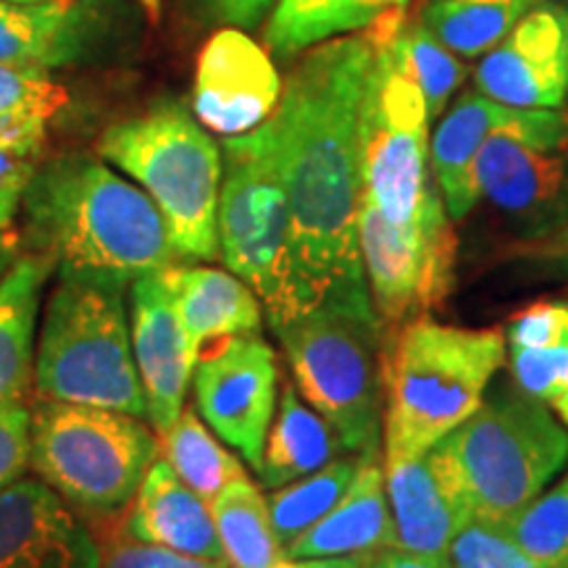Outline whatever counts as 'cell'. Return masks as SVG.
<instances>
[{
	"instance_id": "1",
	"label": "cell",
	"mask_w": 568,
	"mask_h": 568,
	"mask_svg": "<svg viewBox=\"0 0 568 568\" xmlns=\"http://www.w3.org/2000/svg\"><path fill=\"white\" fill-rule=\"evenodd\" d=\"M372 67L366 32L318 42L290 71L264 122L293 213L297 261L316 303L329 290L366 282L358 240L361 116Z\"/></svg>"
},
{
	"instance_id": "2",
	"label": "cell",
	"mask_w": 568,
	"mask_h": 568,
	"mask_svg": "<svg viewBox=\"0 0 568 568\" xmlns=\"http://www.w3.org/2000/svg\"><path fill=\"white\" fill-rule=\"evenodd\" d=\"M21 211L32 253L55 272L132 284L182 261L145 190L90 153L40 163Z\"/></svg>"
},
{
	"instance_id": "3",
	"label": "cell",
	"mask_w": 568,
	"mask_h": 568,
	"mask_svg": "<svg viewBox=\"0 0 568 568\" xmlns=\"http://www.w3.org/2000/svg\"><path fill=\"white\" fill-rule=\"evenodd\" d=\"M297 393L351 456H379L385 422V337L366 282L329 290L301 314L272 324Z\"/></svg>"
},
{
	"instance_id": "4",
	"label": "cell",
	"mask_w": 568,
	"mask_h": 568,
	"mask_svg": "<svg viewBox=\"0 0 568 568\" xmlns=\"http://www.w3.org/2000/svg\"><path fill=\"white\" fill-rule=\"evenodd\" d=\"M503 361V329H464L429 316L403 324L382 364V458L422 456L458 429L485 403Z\"/></svg>"
},
{
	"instance_id": "5",
	"label": "cell",
	"mask_w": 568,
	"mask_h": 568,
	"mask_svg": "<svg viewBox=\"0 0 568 568\" xmlns=\"http://www.w3.org/2000/svg\"><path fill=\"white\" fill-rule=\"evenodd\" d=\"M103 276L55 272L34 347V397L148 418L124 290Z\"/></svg>"
},
{
	"instance_id": "6",
	"label": "cell",
	"mask_w": 568,
	"mask_h": 568,
	"mask_svg": "<svg viewBox=\"0 0 568 568\" xmlns=\"http://www.w3.org/2000/svg\"><path fill=\"white\" fill-rule=\"evenodd\" d=\"M429 456L477 521L503 527L568 464V429L524 389L481 403Z\"/></svg>"
},
{
	"instance_id": "7",
	"label": "cell",
	"mask_w": 568,
	"mask_h": 568,
	"mask_svg": "<svg viewBox=\"0 0 568 568\" xmlns=\"http://www.w3.org/2000/svg\"><path fill=\"white\" fill-rule=\"evenodd\" d=\"M98 153L145 190L180 258H216L224 155L193 111L163 101L109 126Z\"/></svg>"
},
{
	"instance_id": "8",
	"label": "cell",
	"mask_w": 568,
	"mask_h": 568,
	"mask_svg": "<svg viewBox=\"0 0 568 568\" xmlns=\"http://www.w3.org/2000/svg\"><path fill=\"white\" fill-rule=\"evenodd\" d=\"M219 195V255L264 303L268 324L314 305L295 247V226L266 126L226 138Z\"/></svg>"
},
{
	"instance_id": "9",
	"label": "cell",
	"mask_w": 568,
	"mask_h": 568,
	"mask_svg": "<svg viewBox=\"0 0 568 568\" xmlns=\"http://www.w3.org/2000/svg\"><path fill=\"white\" fill-rule=\"evenodd\" d=\"M155 458L159 435L142 418L34 397L32 471L80 518L122 516Z\"/></svg>"
},
{
	"instance_id": "10",
	"label": "cell",
	"mask_w": 568,
	"mask_h": 568,
	"mask_svg": "<svg viewBox=\"0 0 568 568\" xmlns=\"http://www.w3.org/2000/svg\"><path fill=\"white\" fill-rule=\"evenodd\" d=\"M368 295L387 324H408L443 308L456 287L458 237L435 187L408 226L387 222L364 195L358 213Z\"/></svg>"
},
{
	"instance_id": "11",
	"label": "cell",
	"mask_w": 568,
	"mask_h": 568,
	"mask_svg": "<svg viewBox=\"0 0 568 568\" xmlns=\"http://www.w3.org/2000/svg\"><path fill=\"white\" fill-rule=\"evenodd\" d=\"M372 40V38H368ZM361 116L364 195L385 213L387 222L408 226L432 193L429 111L418 84L403 74L385 45L374 42Z\"/></svg>"
},
{
	"instance_id": "12",
	"label": "cell",
	"mask_w": 568,
	"mask_h": 568,
	"mask_svg": "<svg viewBox=\"0 0 568 568\" xmlns=\"http://www.w3.org/2000/svg\"><path fill=\"white\" fill-rule=\"evenodd\" d=\"M276 355L261 337L234 335L205 345L193 372L197 414L247 466L258 468L276 410Z\"/></svg>"
},
{
	"instance_id": "13",
	"label": "cell",
	"mask_w": 568,
	"mask_h": 568,
	"mask_svg": "<svg viewBox=\"0 0 568 568\" xmlns=\"http://www.w3.org/2000/svg\"><path fill=\"white\" fill-rule=\"evenodd\" d=\"M282 84L272 55L243 30L224 27L205 42L197 59L193 113L205 130L237 138L272 116Z\"/></svg>"
},
{
	"instance_id": "14",
	"label": "cell",
	"mask_w": 568,
	"mask_h": 568,
	"mask_svg": "<svg viewBox=\"0 0 568 568\" xmlns=\"http://www.w3.org/2000/svg\"><path fill=\"white\" fill-rule=\"evenodd\" d=\"M477 92L510 109H560L568 98L566 13L537 3L477 67Z\"/></svg>"
},
{
	"instance_id": "15",
	"label": "cell",
	"mask_w": 568,
	"mask_h": 568,
	"mask_svg": "<svg viewBox=\"0 0 568 568\" xmlns=\"http://www.w3.org/2000/svg\"><path fill=\"white\" fill-rule=\"evenodd\" d=\"M101 545L42 479L0 493V568H98Z\"/></svg>"
},
{
	"instance_id": "16",
	"label": "cell",
	"mask_w": 568,
	"mask_h": 568,
	"mask_svg": "<svg viewBox=\"0 0 568 568\" xmlns=\"http://www.w3.org/2000/svg\"><path fill=\"white\" fill-rule=\"evenodd\" d=\"M130 308L132 351L148 403V422L161 435L182 414L197 353L184 337L161 274L138 276L130 284Z\"/></svg>"
},
{
	"instance_id": "17",
	"label": "cell",
	"mask_w": 568,
	"mask_h": 568,
	"mask_svg": "<svg viewBox=\"0 0 568 568\" xmlns=\"http://www.w3.org/2000/svg\"><path fill=\"white\" fill-rule=\"evenodd\" d=\"M397 550L447 558L453 539L471 521L464 497L439 471L429 450L414 458H382Z\"/></svg>"
},
{
	"instance_id": "18",
	"label": "cell",
	"mask_w": 568,
	"mask_h": 568,
	"mask_svg": "<svg viewBox=\"0 0 568 568\" xmlns=\"http://www.w3.org/2000/svg\"><path fill=\"white\" fill-rule=\"evenodd\" d=\"M393 548H397V539L385 487V464L379 456H366L335 508L287 545L284 558H361L368 564Z\"/></svg>"
},
{
	"instance_id": "19",
	"label": "cell",
	"mask_w": 568,
	"mask_h": 568,
	"mask_svg": "<svg viewBox=\"0 0 568 568\" xmlns=\"http://www.w3.org/2000/svg\"><path fill=\"white\" fill-rule=\"evenodd\" d=\"M98 13L80 0H0V63L45 71L71 67L98 45Z\"/></svg>"
},
{
	"instance_id": "20",
	"label": "cell",
	"mask_w": 568,
	"mask_h": 568,
	"mask_svg": "<svg viewBox=\"0 0 568 568\" xmlns=\"http://www.w3.org/2000/svg\"><path fill=\"white\" fill-rule=\"evenodd\" d=\"M124 529L140 542L159 545L182 556L224 560L211 503L184 485L161 456L148 468L134 495Z\"/></svg>"
},
{
	"instance_id": "21",
	"label": "cell",
	"mask_w": 568,
	"mask_h": 568,
	"mask_svg": "<svg viewBox=\"0 0 568 568\" xmlns=\"http://www.w3.org/2000/svg\"><path fill=\"white\" fill-rule=\"evenodd\" d=\"M159 274L197 355L216 339L261 332L258 295L237 274L190 264H172Z\"/></svg>"
},
{
	"instance_id": "22",
	"label": "cell",
	"mask_w": 568,
	"mask_h": 568,
	"mask_svg": "<svg viewBox=\"0 0 568 568\" xmlns=\"http://www.w3.org/2000/svg\"><path fill=\"white\" fill-rule=\"evenodd\" d=\"M55 266L38 253H21L0 280V408L27 400L34 387V347L42 290Z\"/></svg>"
},
{
	"instance_id": "23",
	"label": "cell",
	"mask_w": 568,
	"mask_h": 568,
	"mask_svg": "<svg viewBox=\"0 0 568 568\" xmlns=\"http://www.w3.org/2000/svg\"><path fill=\"white\" fill-rule=\"evenodd\" d=\"M343 453L347 450L332 424L303 400L295 382H284L282 397L276 403V416L268 426L264 456L255 468L261 485L280 489L318 471Z\"/></svg>"
},
{
	"instance_id": "24",
	"label": "cell",
	"mask_w": 568,
	"mask_h": 568,
	"mask_svg": "<svg viewBox=\"0 0 568 568\" xmlns=\"http://www.w3.org/2000/svg\"><path fill=\"white\" fill-rule=\"evenodd\" d=\"M514 113L510 105H503L481 92H466L460 101L445 113L443 122L437 124L429 142L432 169H435L437 184L443 190L445 209L453 222L468 216L477 205L471 182H468V169H471L474 155L487 134L500 126Z\"/></svg>"
},
{
	"instance_id": "25",
	"label": "cell",
	"mask_w": 568,
	"mask_h": 568,
	"mask_svg": "<svg viewBox=\"0 0 568 568\" xmlns=\"http://www.w3.org/2000/svg\"><path fill=\"white\" fill-rule=\"evenodd\" d=\"M366 34L385 45L397 69L418 84L429 122L443 116L453 92L466 77V63L460 61V55L447 51L424 21H403V9L382 13L372 27H366Z\"/></svg>"
},
{
	"instance_id": "26",
	"label": "cell",
	"mask_w": 568,
	"mask_h": 568,
	"mask_svg": "<svg viewBox=\"0 0 568 568\" xmlns=\"http://www.w3.org/2000/svg\"><path fill=\"white\" fill-rule=\"evenodd\" d=\"M211 514L230 568H272L284 558L272 527L268 500L247 474L213 497Z\"/></svg>"
},
{
	"instance_id": "27",
	"label": "cell",
	"mask_w": 568,
	"mask_h": 568,
	"mask_svg": "<svg viewBox=\"0 0 568 568\" xmlns=\"http://www.w3.org/2000/svg\"><path fill=\"white\" fill-rule=\"evenodd\" d=\"M539 0H435L424 24L460 59H477L500 42Z\"/></svg>"
},
{
	"instance_id": "28",
	"label": "cell",
	"mask_w": 568,
	"mask_h": 568,
	"mask_svg": "<svg viewBox=\"0 0 568 568\" xmlns=\"http://www.w3.org/2000/svg\"><path fill=\"white\" fill-rule=\"evenodd\" d=\"M163 460L174 468L190 489H195L203 500H213L222 489L237 477H245V468L237 456L211 435L201 414L193 408H182L176 422L159 435Z\"/></svg>"
},
{
	"instance_id": "29",
	"label": "cell",
	"mask_w": 568,
	"mask_h": 568,
	"mask_svg": "<svg viewBox=\"0 0 568 568\" xmlns=\"http://www.w3.org/2000/svg\"><path fill=\"white\" fill-rule=\"evenodd\" d=\"M366 456H339L318 471L301 477L290 485L274 489L268 500L274 535L280 539L282 550L293 545L303 531H308L318 518H324L335 508V503L347 493L358 474L361 460Z\"/></svg>"
},
{
	"instance_id": "30",
	"label": "cell",
	"mask_w": 568,
	"mask_h": 568,
	"mask_svg": "<svg viewBox=\"0 0 568 568\" xmlns=\"http://www.w3.org/2000/svg\"><path fill=\"white\" fill-rule=\"evenodd\" d=\"M69 103L45 69L0 63V140L45 142L51 119Z\"/></svg>"
},
{
	"instance_id": "31",
	"label": "cell",
	"mask_w": 568,
	"mask_h": 568,
	"mask_svg": "<svg viewBox=\"0 0 568 568\" xmlns=\"http://www.w3.org/2000/svg\"><path fill=\"white\" fill-rule=\"evenodd\" d=\"M353 0H276L266 30L268 48L290 59L318 42L351 32Z\"/></svg>"
},
{
	"instance_id": "32",
	"label": "cell",
	"mask_w": 568,
	"mask_h": 568,
	"mask_svg": "<svg viewBox=\"0 0 568 568\" xmlns=\"http://www.w3.org/2000/svg\"><path fill=\"white\" fill-rule=\"evenodd\" d=\"M548 568H568V474L500 527Z\"/></svg>"
},
{
	"instance_id": "33",
	"label": "cell",
	"mask_w": 568,
	"mask_h": 568,
	"mask_svg": "<svg viewBox=\"0 0 568 568\" xmlns=\"http://www.w3.org/2000/svg\"><path fill=\"white\" fill-rule=\"evenodd\" d=\"M510 374L518 389L560 414L568 408V337L552 347H510Z\"/></svg>"
},
{
	"instance_id": "34",
	"label": "cell",
	"mask_w": 568,
	"mask_h": 568,
	"mask_svg": "<svg viewBox=\"0 0 568 568\" xmlns=\"http://www.w3.org/2000/svg\"><path fill=\"white\" fill-rule=\"evenodd\" d=\"M450 568H548L521 550L500 527L471 521L458 531L447 550Z\"/></svg>"
},
{
	"instance_id": "35",
	"label": "cell",
	"mask_w": 568,
	"mask_h": 568,
	"mask_svg": "<svg viewBox=\"0 0 568 568\" xmlns=\"http://www.w3.org/2000/svg\"><path fill=\"white\" fill-rule=\"evenodd\" d=\"M98 545H101L98 568H230L226 560L182 556V552L159 548V545L140 542L124 529V524L119 529H111L105 542L98 539Z\"/></svg>"
},
{
	"instance_id": "36",
	"label": "cell",
	"mask_w": 568,
	"mask_h": 568,
	"mask_svg": "<svg viewBox=\"0 0 568 568\" xmlns=\"http://www.w3.org/2000/svg\"><path fill=\"white\" fill-rule=\"evenodd\" d=\"M40 151L38 142L0 140V230H13V219L40 166Z\"/></svg>"
},
{
	"instance_id": "37",
	"label": "cell",
	"mask_w": 568,
	"mask_h": 568,
	"mask_svg": "<svg viewBox=\"0 0 568 568\" xmlns=\"http://www.w3.org/2000/svg\"><path fill=\"white\" fill-rule=\"evenodd\" d=\"M32 468V406L27 400L0 408V493Z\"/></svg>"
},
{
	"instance_id": "38",
	"label": "cell",
	"mask_w": 568,
	"mask_h": 568,
	"mask_svg": "<svg viewBox=\"0 0 568 568\" xmlns=\"http://www.w3.org/2000/svg\"><path fill=\"white\" fill-rule=\"evenodd\" d=\"M564 337H568V303H535L518 311L506 326L508 347H552Z\"/></svg>"
},
{
	"instance_id": "39",
	"label": "cell",
	"mask_w": 568,
	"mask_h": 568,
	"mask_svg": "<svg viewBox=\"0 0 568 568\" xmlns=\"http://www.w3.org/2000/svg\"><path fill=\"white\" fill-rule=\"evenodd\" d=\"M276 0H203L205 11L213 19L224 21L226 27H237V30H251L261 24Z\"/></svg>"
},
{
	"instance_id": "40",
	"label": "cell",
	"mask_w": 568,
	"mask_h": 568,
	"mask_svg": "<svg viewBox=\"0 0 568 568\" xmlns=\"http://www.w3.org/2000/svg\"><path fill=\"white\" fill-rule=\"evenodd\" d=\"M366 568H450V564H447V558L418 556V552L393 548L368 560Z\"/></svg>"
},
{
	"instance_id": "41",
	"label": "cell",
	"mask_w": 568,
	"mask_h": 568,
	"mask_svg": "<svg viewBox=\"0 0 568 568\" xmlns=\"http://www.w3.org/2000/svg\"><path fill=\"white\" fill-rule=\"evenodd\" d=\"M408 6V0H353L351 3V32L372 27L382 13L397 11Z\"/></svg>"
},
{
	"instance_id": "42",
	"label": "cell",
	"mask_w": 568,
	"mask_h": 568,
	"mask_svg": "<svg viewBox=\"0 0 568 568\" xmlns=\"http://www.w3.org/2000/svg\"><path fill=\"white\" fill-rule=\"evenodd\" d=\"M21 255V237L13 230H0V280L11 272Z\"/></svg>"
},
{
	"instance_id": "43",
	"label": "cell",
	"mask_w": 568,
	"mask_h": 568,
	"mask_svg": "<svg viewBox=\"0 0 568 568\" xmlns=\"http://www.w3.org/2000/svg\"><path fill=\"white\" fill-rule=\"evenodd\" d=\"M550 255H556V258L566 261V264H568V230H566L564 234H560L556 247H552V251H550Z\"/></svg>"
},
{
	"instance_id": "44",
	"label": "cell",
	"mask_w": 568,
	"mask_h": 568,
	"mask_svg": "<svg viewBox=\"0 0 568 568\" xmlns=\"http://www.w3.org/2000/svg\"><path fill=\"white\" fill-rule=\"evenodd\" d=\"M142 3H145V9L151 11V17H155V13H159V0H142Z\"/></svg>"
},
{
	"instance_id": "45",
	"label": "cell",
	"mask_w": 568,
	"mask_h": 568,
	"mask_svg": "<svg viewBox=\"0 0 568 568\" xmlns=\"http://www.w3.org/2000/svg\"><path fill=\"white\" fill-rule=\"evenodd\" d=\"M3 3H45V0H3Z\"/></svg>"
},
{
	"instance_id": "46",
	"label": "cell",
	"mask_w": 568,
	"mask_h": 568,
	"mask_svg": "<svg viewBox=\"0 0 568 568\" xmlns=\"http://www.w3.org/2000/svg\"><path fill=\"white\" fill-rule=\"evenodd\" d=\"M558 416H560V422H564V424L568 426V408H564V410H560V414H558Z\"/></svg>"
},
{
	"instance_id": "47",
	"label": "cell",
	"mask_w": 568,
	"mask_h": 568,
	"mask_svg": "<svg viewBox=\"0 0 568 568\" xmlns=\"http://www.w3.org/2000/svg\"><path fill=\"white\" fill-rule=\"evenodd\" d=\"M566 34H568V13H566Z\"/></svg>"
},
{
	"instance_id": "48",
	"label": "cell",
	"mask_w": 568,
	"mask_h": 568,
	"mask_svg": "<svg viewBox=\"0 0 568 568\" xmlns=\"http://www.w3.org/2000/svg\"><path fill=\"white\" fill-rule=\"evenodd\" d=\"M364 568H366V566H364Z\"/></svg>"
}]
</instances>
